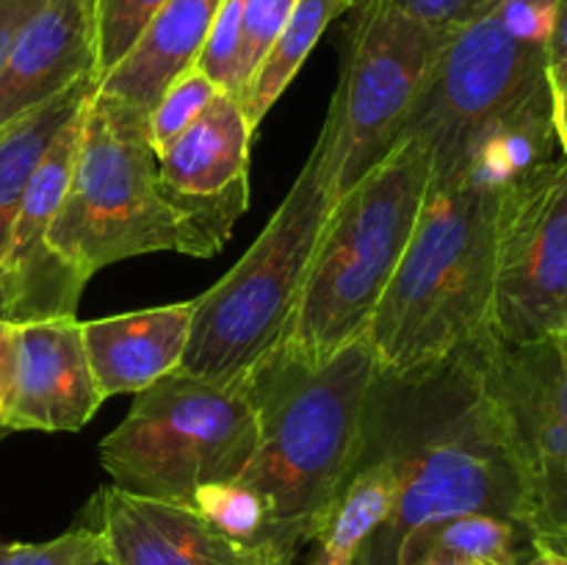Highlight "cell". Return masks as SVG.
I'll use <instances>...</instances> for the list:
<instances>
[{"label": "cell", "mask_w": 567, "mask_h": 565, "mask_svg": "<svg viewBox=\"0 0 567 565\" xmlns=\"http://www.w3.org/2000/svg\"><path fill=\"white\" fill-rule=\"evenodd\" d=\"M482 336L408 374L380 371L360 452L396 474V504L354 565H399L410 532L463 513L529 526V496L485 374Z\"/></svg>", "instance_id": "1"}, {"label": "cell", "mask_w": 567, "mask_h": 565, "mask_svg": "<svg viewBox=\"0 0 567 565\" xmlns=\"http://www.w3.org/2000/svg\"><path fill=\"white\" fill-rule=\"evenodd\" d=\"M377 374L369 336H360L316 366L271 352L244 380L258 443L238 482L266 502L269 546L286 557L316 541L352 476Z\"/></svg>", "instance_id": "2"}, {"label": "cell", "mask_w": 567, "mask_h": 565, "mask_svg": "<svg viewBox=\"0 0 567 565\" xmlns=\"http://www.w3.org/2000/svg\"><path fill=\"white\" fill-rule=\"evenodd\" d=\"M150 111L94 89L83 105L81 142L50 247L83 280L150 253L210 258L247 210L238 203L177 197L158 175Z\"/></svg>", "instance_id": "3"}, {"label": "cell", "mask_w": 567, "mask_h": 565, "mask_svg": "<svg viewBox=\"0 0 567 565\" xmlns=\"http://www.w3.org/2000/svg\"><path fill=\"white\" fill-rule=\"evenodd\" d=\"M498 197L460 164L432 170L413 236L365 330L380 371L424 369L487 330Z\"/></svg>", "instance_id": "4"}, {"label": "cell", "mask_w": 567, "mask_h": 565, "mask_svg": "<svg viewBox=\"0 0 567 565\" xmlns=\"http://www.w3.org/2000/svg\"><path fill=\"white\" fill-rule=\"evenodd\" d=\"M432 147L402 136L332 205L302 299L275 352L316 366L365 336L424 205Z\"/></svg>", "instance_id": "5"}, {"label": "cell", "mask_w": 567, "mask_h": 565, "mask_svg": "<svg viewBox=\"0 0 567 565\" xmlns=\"http://www.w3.org/2000/svg\"><path fill=\"white\" fill-rule=\"evenodd\" d=\"M332 205L336 194L319 136L264 233L216 286L194 299L181 371L216 382H244L280 347Z\"/></svg>", "instance_id": "6"}, {"label": "cell", "mask_w": 567, "mask_h": 565, "mask_svg": "<svg viewBox=\"0 0 567 565\" xmlns=\"http://www.w3.org/2000/svg\"><path fill=\"white\" fill-rule=\"evenodd\" d=\"M258 443L247 382H216L172 371L144 391L100 443V463L116 487L161 502L192 504L210 482L244 474Z\"/></svg>", "instance_id": "7"}, {"label": "cell", "mask_w": 567, "mask_h": 565, "mask_svg": "<svg viewBox=\"0 0 567 565\" xmlns=\"http://www.w3.org/2000/svg\"><path fill=\"white\" fill-rule=\"evenodd\" d=\"M449 37L380 0L354 9L341 83L319 133L336 199L399 142Z\"/></svg>", "instance_id": "8"}, {"label": "cell", "mask_w": 567, "mask_h": 565, "mask_svg": "<svg viewBox=\"0 0 567 565\" xmlns=\"http://www.w3.org/2000/svg\"><path fill=\"white\" fill-rule=\"evenodd\" d=\"M546 66L548 50L520 39L487 0L446 39L402 136L424 138L432 170H446L485 122L548 86Z\"/></svg>", "instance_id": "9"}, {"label": "cell", "mask_w": 567, "mask_h": 565, "mask_svg": "<svg viewBox=\"0 0 567 565\" xmlns=\"http://www.w3.org/2000/svg\"><path fill=\"white\" fill-rule=\"evenodd\" d=\"M487 330L504 343L567 332V155L504 188Z\"/></svg>", "instance_id": "10"}, {"label": "cell", "mask_w": 567, "mask_h": 565, "mask_svg": "<svg viewBox=\"0 0 567 565\" xmlns=\"http://www.w3.org/2000/svg\"><path fill=\"white\" fill-rule=\"evenodd\" d=\"M482 355L529 496L532 535L567 552V424L554 380V341L504 343L485 330Z\"/></svg>", "instance_id": "11"}, {"label": "cell", "mask_w": 567, "mask_h": 565, "mask_svg": "<svg viewBox=\"0 0 567 565\" xmlns=\"http://www.w3.org/2000/svg\"><path fill=\"white\" fill-rule=\"evenodd\" d=\"M83 105L50 142L11 225L0 269V316L14 325L75 316L86 288V280L50 247V227L70 186L81 142Z\"/></svg>", "instance_id": "12"}, {"label": "cell", "mask_w": 567, "mask_h": 565, "mask_svg": "<svg viewBox=\"0 0 567 565\" xmlns=\"http://www.w3.org/2000/svg\"><path fill=\"white\" fill-rule=\"evenodd\" d=\"M86 526L103 535L109 565H293L271 546L221 535L186 504L100 487Z\"/></svg>", "instance_id": "13"}, {"label": "cell", "mask_w": 567, "mask_h": 565, "mask_svg": "<svg viewBox=\"0 0 567 565\" xmlns=\"http://www.w3.org/2000/svg\"><path fill=\"white\" fill-rule=\"evenodd\" d=\"M103 402L75 316L17 325V366L6 430H81Z\"/></svg>", "instance_id": "14"}, {"label": "cell", "mask_w": 567, "mask_h": 565, "mask_svg": "<svg viewBox=\"0 0 567 565\" xmlns=\"http://www.w3.org/2000/svg\"><path fill=\"white\" fill-rule=\"evenodd\" d=\"M86 78L97 81L94 0H44L0 70V131Z\"/></svg>", "instance_id": "15"}, {"label": "cell", "mask_w": 567, "mask_h": 565, "mask_svg": "<svg viewBox=\"0 0 567 565\" xmlns=\"http://www.w3.org/2000/svg\"><path fill=\"white\" fill-rule=\"evenodd\" d=\"M192 316L194 299L83 321V347L103 399L138 393L181 369Z\"/></svg>", "instance_id": "16"}, {"label": "cell", "mask_w": 567, "mask_h": 565, "mask_svg": "<svg viewBox=\"0 0 567 565\" xmlns=\"http://www.w3.org/2000/svg\"><path fill=\"white\" fill-rule=\"evenodd\" d=\"M252 136L255 131L236 94L221 92L164 153H158L161 181L183 199L249 205Z\"/></svg>", "instance_id": "17"}, {"label": "cell", "mask_w": 567, "mask_h": 565, "mask_svg": "<svg viewBox=\"0 0 567 565\" xmlns=\"http://www.w3.org/2000/svg\"><path fill=\"white\" fill-rule=\"evenodd\" d=\"M221 0H169L125 59L97 83L111 97L150 111L172 81L197 64Z\"/></svg>", "instance_id": "18"}, {"label": "cell", "mask_w": 567, "mask_h": 565, "mask_svg": "<svg viewBox=\"0 0 567 565\" xmlns=\"http://www.w3.org/2000/svg\"><path fill=\"white\" fill-rule=\"evenodd\" d=\"M563 153L554 125L551 86L493 116L465 144L457 164L491 192H504ZM454 166V164H452Z\"/></svg>", "instance_id": "19"}, {"label": "cell", "mask_w": 567, "mask_h": 565, "mask_svg": "<svg viewBox=\"0 0 567 565\" xmlns=\"http://www.w3.org/2000/svg\"><path fill=\"white\" fill-rule=\"evenodd\" d=\"M532 535L518 521L491 513H463L410 532L399 548V565H430L457 559L480 565H524Z\"/></svg>", "instance_id": "20"}, {"label": "cell", "mask_w": 567, "mask_h": 565, "mask_svg": "<svg viewBox=\"0 0 567 565\" xmlns=\"http://www.w3.org/2000/svg\"><path fill=\"white\" fill-rule=\"evenodd\" d=\"M396 474L385 460L360 452L352 476L316 535L313 565H354L360 548L396 504Z\"/></svg>", "instance_id": "21"}, {"label": "cell", "mask_w": 567, "mask_h": 565, "mask_svg": "<svg viewBox=\"0 0 567 565\" xmlns=\"http://www.w3.org/2000/svg\"><path fill=\"white\" fill-rule=\"evenodd\" d=\"M94 89H97V81L86 78L50 103H44L42 109L31 111L28 116L0 131V269H3L11 225H14V216L20 210L22 194H25L33 170L48 153L50 142L81 111V105L86 103Z\"/></svg>", "instance_id": "22"}, {"label": "cell", "mask_w": 567, "mask_h": 565, "mask_svg": "<svg viewBox=\"0 0 567 565\" xmlns=\"http://www.w3.org/2000/svg\"><path fill=\"white\" fill-rule=\"evenodd\" d=\"M352 9L354 0H299L282 31L277 33L260 64L249 75L247 86L236 94L252 131H258L271 105L291 86L327 25Z\"/></svg>", "instance_id": "23"}, {"label": "cell", "mask_w": 567, "mask_h": 565, "mask_svg": "<svg viewBox=\"0 0 567 565\" xmlns=\"http://www.w3.org/2000/svg\"><path fill=\"white\" fill-rule=\"evenodd\" d=\"M192 510H197L221 535L247 546H269V507L244 482H210L194 493Z\"/></svg>", "instance_id": "24"}, {"label": "cell", "mask_w": 567, "mask_h": 565, "mask_svg": "<svg viewBox=\"0 0 567 565\" xmlns=\"http://www.w3.org/2000/svg\"><path fill=\"white\" fill-rule=\"evenodd\" d=\"M166 3L169 0H94L97 83L125 59Z\"/></svg>", "instance_id": "25"}, {"label": "cell", "mask_w": 567, "mask_h": 565, "mask_svg": "<svg viewBox=\"0 0 567 565\" xmlns=\"http://www.w3.org/2000/svg\"><path fill=\"white\" fill-rule=\"evenodd\" d=\"M221 94V89L210 81L208 75L192 66L183 72L172 86L158 97V103L150 109V142H153L155 155L164 153L210 103Z\"/></svg>", "instance_id": "26"}, {"label": "cell", "mask_w": 567, "mask_h": 565, "mask_svg": "<svg viewBox=\"0 0 567 565\" xmlns=\"http://www.w3.org/2000/svg\"><path fill=\"white\" fill-rule=\"evenodd\" d=\"M244 44V0H221L216 20L210 25L197 70L208 75L221 92L238 94V64Z\"/></svg>", "instance_id": "27"}, {"label": "cell", "mask_w": 567, "mask_h": 565, "mask_svg": "<svg viewBox=\"0 0 567 565\" xmlns=\"http://www.w3.org/2000/svg\"><path fill=\"white\" fill-rule=\"evenodd\" d=\"M103 535L92 526H75L53 541L42 543H3L0 565H103Z\"/></svg>", "instance_id": "28"}, {"label": "cell", "mask_w": 567, "mask_h": 565, "mask_svg": "<svg viewBox=\"0 0 567 565\" xmlns=\"http://www.w3.org/2000/svg\"><path fill=\"white\" fill-rule=\"evenodd\" d=\"M299 0H244V44L238 64V92L247 86L249 75L260 64L269 44L288 22Z\"/></svg>", "instance_id": "29"}, {"label": "cell", "mask_w": 567, "mask_h": 565, "mask_svg": "<svg viewBox=\"0 0 567 565\" xmlns=\"http://www.w3.org/2000/svg\"><path fill=\"white\" fill-rule=\"evenodd\" d=\"M371 3V0H369ZM424 25L437 28V31L454 33L463 22H468L487 0H380Z\"/></svg>", "instance_id": "30"}, {"label": "cell", "mask_w": 567, "mask_h": 565, "mask_svg": "<svg viewBox=\"0 0 567 565\" xmlns=\"http://www.w3.org/2000/svg\"><path fill=\"white\" fill-rule=\"evenodd\" d=\"M44 6V0H0V70L14 48L25 22Z\"/></svg>", "instance_id": "31"}, {"label": "cell", "mask_w": 567, "mask_h": 565, "mask_svg": "<svg viewBox=\"0 0 567 565\" xmlns=\"http://www.w3.org/2000/svg\"><path fill=\"white\" fill-rule=\"evenodd\" d=\"M17 366V325L9 319H0V427L9 413L11 386H14Z\"/></svg>", "instance_id": "32"}, {"label": "cell", "mask_w": 567, "mask_h": 565, "mask_svg": "<svg viewBox=\"0 0 567 565\" xmlns=\"http://www.w3.org/2000/svg\"><path fill=\"white\" fill-rule=\"evenodd\" d=\"M548 86H559L567 78V0L557 3L551 42H548Z\"/></svg>", "instance_id": "33"}, {"label": "cell", "mask_w": 567, "mask_h": 565, "mask_svg": "<svg viewBox=\"0 0 567 565\" xmlns=\"http://www.w3.org/2000/svg\"><path fill=\"white\" fill-rule=\"evenodd\" d=\"M551 341H554V380H557V399L567 424V332H563V336H554Z\"/></svg>", "instance_id": "34"}, {"label": "cell", "mask_w": 567, "mask_h": 565, "mask_svg": "<svg viewBox=\"0 0 567 565\" xmlns=\"http://www.w3.org/2000/svg\"><path fill=\"white\" fill-rule=\"evenodd\" d=\"M551 100H554V125H557L559 150H563V155H567V78L559 83V86L551 89Z\"/></svg>", "instance_id": "35"}, {"label": "cell", "mask_w": 567, "mask_h": 565, "mask_svg": "<svg viewBox=\"0 0 567 565\" xmlns=\"http://www.w3.org/2000/svg\"><path fill=\"white\" fill-rule=\"evenodd\" d=\"M524 565H567V552L551 546V543H546V541H537L535 537V543H532V552H529V557L524 559Z\"/></svg>", "instance_id": "36"}, {"label": "cell", "mask_w": 567, "mask_h": 565, "mask_svg": "<svg viewBox=\"0 0 567 565\" xmlns=\"http://www.w3.org/2000/svg\"><path fill=\"white\" fill-rule=\"evenodd\" d=\"M430 565H480V563H457V559H446V563H430Z\"/></svg>", "instance_id": "37"}, {"label": "cell", "mask_w": 567, "mask_h": 565, "mask_svg": "<svg viewBox=\"0 0 567 565\" xmlns=\"http://www.w3.org/2000/svg\"><path fill=\"white\" fill-rule=\"evenodd\" d=\"M365 3H369V0H354V9H360V6H365ZM352 9V11H354Z\"/></svg>", "instance_id": "38"}, {"label": "cell", "mask_w": 567, "mask_h": 565, "mask_svg": "<svg viewBox=\"0 0 567 565\" xmlns=\"http://www.w3.org/2000/svg\"><path fill=\"white\" fill-rule=\"evenodd\" d=\"M6 435H9V430H6V427H0V441H3Z\"/></svg>", "instance_id": "39"}, {"label": "cell", "mask_w": 567, "mask_h": 565, "mask_svg": "<svg viewBox=\"0 0 567 565\" xmlns=\"http://www.w3.org/2000/svg\"><path fill=\"white\" fill-rule=\"evenodd\" d=\"M103 565H109V563H103Z\"/></svg>", "instance_id": "40"}]
</instances>
